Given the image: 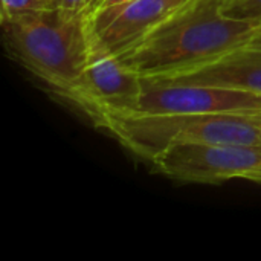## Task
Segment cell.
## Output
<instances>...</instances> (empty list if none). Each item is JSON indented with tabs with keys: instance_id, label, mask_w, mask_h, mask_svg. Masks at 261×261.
Masks as SVG:
<instances>
[{
	"instance_id": "5b68a950",
	"label": "cell",
	"mask_w": 261,
	"mask_h": 261,
	"mask_svg": "<svg viewBox=\"0 0 261 261\" xmlns=\"http://www.w3.org/2000/svg\"><path fill=\"white\" fill-rule=\"evenodd\" d=\"M119 112H132V113L261 112V95L239 90V89L219 87V86L154 84V83L144 81L142 90L124 109H119Z\"/></svg>"
},
{
	"instance_id": "3957f363",
	"label": "cell",
	"mask_w": 261,
	"mask_h": 261,
	"mask_svg": "<svg viewBox=\"0 0 261 261\" xmlns=\"http://www.w3.org/2000/svg\"><path fill=\"white\" fill-rule=\"evenodd\" d=\"M133 154L151 161L180 144L261 145V112L132 113L101 110L90 118Z\"/></svg>"
},
{
	"instance_id": "6da1fadb",
	"label": "cell",
	"mask_w": 261,
	"mask_h": 261,
	"mask_svg": "<svg viewBox=\"0 0 261 261\" xmlns=\"http://www.w3.org/2000/svg\"><path fill=\"white\" fill-rule=\"evenodd\" d=\"M226 0H184L115 57L144 80L222 55L261 34V21L228 17Z\"/></svg>"
},
{
	"instance_id": "2e32d148",
	"label": "cell",
	"mask_w": 261,
	"mask_h": 261,
	"mask_svg": "<svg viewBox=\"0 0 261 261\" xmlns=\"http://www.w3.org/2000/svg\"><path fill=\"white\" fill-rule=\"evenodd\" d=\"M96 2H98V0H96Z\"/></svg>"
},
{
	"instance_id": "9c48e42d",
	"label": "cell",
	"mask_w": 261,
	"mask_h": 261,
	"mask_svg": "<svg viewBox=\"0 0 261 261\" xmlns=\"http://www.w3.org/2000/svg\"><path fill=\"white\" fill-rule=\"evenodd\" d=\"M2 3V21L24 14L40 12L57 5L55 0H0Z\"/></svg>"
},
{
	"instance_id": "8fae6325",
	"label": "cell",
	"mask_w": 261,
	"mask_h": 261,
	"mask_svg": "<svg viewBox=\"0 0 261 261\" xmlns=\"http://www.w3.org/2000/svg\"><path fill=\"white\" fill-rule=\"evenodd\" d=\"M57 6L67 11H89L87 0H57Z\"/></svg>"
},
{
	"instance_id": "ba28073f",
	"label": "cell",
	"mask_w": 261,
	"mask_h": 261,
	"mask_svg": "<svg viewBox=\"0 0 261 261\" xmlns=\"http://www.w3.org/2000/svg\"><path fill=\"white\" fill-rule=\"evenodd\" d=\"M177 5L174 0H132L116 8L89 12L92 47L116 55Z\"/></svg>"
},
{
	"instance_id": "7a4b0ae2",
	"label": "cell",
	"mask_w": 261,
	"mask_h": 261,
	"mask_svg": "<svg viewBox=\"0 0 261 261\" xmlns=\"http://www.w3.org/2000/svg\"><path fill=\"white\" fill-rule=\"evenodd\" d=\"M5 46L50 92L64 98L81 75L92 49L89 11L60 6L2 21Z\"/></svg>"
},
{
	"instance_id": "277c9868",
	"label": "cell",
	"mask_w": 261,
	"mask_h": 261,
	"mask_svg": "<svg viewBox=\"0 0 261 261\" xmlns=\"http://www.w3.org/2000/svg\"><path fill=\"white\" fill-rule=\"evenodd\" d=\"M150 164L161 174L188 184H222L234 179L261 182V145L180 144Z\"/></svg>"
},
{
	"instance_id": "9a60e30c",
	"label": "cell",
	"mask_w": 261,
	"mask_h": 261,
	"mask_svg": "<svg viewBox=\"0 0 261 261\" xmlns=\"http://www.w3.org/2000/svg\"><path fill=\"white\" fill-rule=\"evenodd\" d=\"M55 2H57V0H55Z\"/></svg>"
},
{
	"instance_id": "8992f818",
	"label": "cell",
	"mask_w": 261,
	"mask_h": 261,
	"mask_svg": "<svg viewBox=\"0 0 261 261\" xmlns=\"http://www.w3.org/2000/svg\"><path fill=\"white\" fill-rule=\"evenodd\" d=\"M142 76L125 67L115 55L92 47L81 75L64 99L90 119L106 109H124L142 90Z\"/></svg>"
},
{
	"instance_id": "52a82bcc",
	"label": "cell",
	"mask_w": 261,
	"mask_h": 261,
	"mask_svg": "<svg viewBox=\"0 0 261 261\" xmlns=\"http://www.w3.org/2000/svg\"><path fill=\"white\" fill-rule=\"evenodd\" d=\"M144 81L154 84L219 86L261 95V34L211 60Z\"/></svg>"
},
{
	"instance_id": "7c38bea8",
	"label": "cell",
	"mask_w": 261,
	"mask_h": 261,
	"mask_svg": "<svg viewBox=\"0 0 261 261\" xmlns=\"http://www.w3.org/2000/svg\"><path fill=\"white\" fill-rule=\"evenodd\" d=\"M128 2H132V0H98L95 3V6L89 12L102 11V9H109V8H116V6H121V5L128 3Z\"/></svg>"
},
{
	"instance_id": "5bb4252c",
	"label": "cell",
	"mask_w": 261,
	"mask_h": 261,
	"mask_svg": "<svg viewBox=\"0 0 261 261\" xmlns=\"http://www.w3.org/2000/svg\"><path fill=\"white\" fill-rule=\"evenodd\" d=\"M174 2H179V3H180V2H184V0H174Z\"/></svg>"
},
{
	"instance_id": "30bf717a",
	"label": "cell",
	"mask_w": 261,
	"mask_h": 261,
	"mask_svg": "<svg viewBox=\"0 0 261 261\" xmlns=\"http://www.w3.org/2000/svg\"><path fill=\"white\" fill-rule=\"evenodd\" d=\"M223 12L234 18L261 21V0H226Z\"/></svg>"
},
{
	"instance_id": "4fadbf2b",
	"label": "cell",
	"mask_w": 261,
	"mask_h": 261,
	"mask_svg": "<svg viewBox=\"0 0 261 261\" xmlns=\"http://www.w3.org/2000/svg\"><path fill=\"white\" fill-rule=\"evenodd\" d=\"M95 3H96V0H87V5H89V11L95 6Z\"/></svg>"
}]
</instances>
